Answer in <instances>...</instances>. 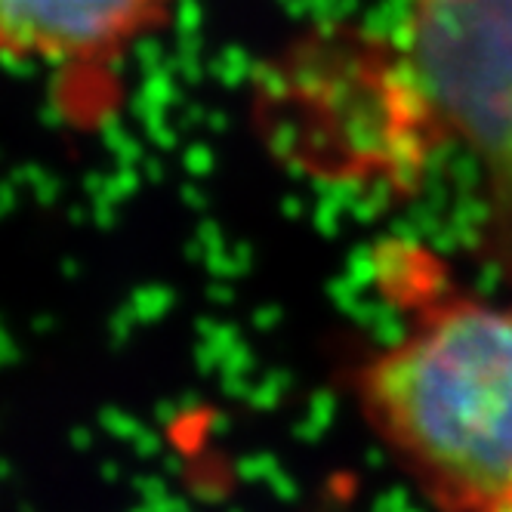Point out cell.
<instances>
[{
  "mask_svg": "<svg viewBox=\"0 0 512 512\" xmlns=\"http://www.w3.org/2000/svg\"><path fill=\"white\" fill-rule=\"evenodd\" d=\"M401 300L408 324L355 374L364 423L435 512H512V300Z\"/></svg>",
  "mask_w": 512,
  "mask_h": 512,
  "instance_id": "1",
  "label": "cell"
},
{
  "mask_svg": "<svg viewBox=\"0 0 512 512\" xmlns=\"http://www.w3.org/2000/svg\"><path fill=\"white\" fill-rule=\"evenodd\" d=\"M395 50L435 149L475 161L512 229V0H408Z\"/></svg>",
  "mask_w": 512,
  "mask_h": 512,
  "instance_id": "2",
  "label": "cell"
},
{
  "mask_svg": "<svg viewBox=\"0 0 512 512\" xmlns=\"http://www.w3.org/2000/svg\"><path fill=\"white\" fill-rule=\"evenodd\" d=\"M179 0H0V59L56 75L108 71L158 34Z\"/></svg>",
  "mask_w": 512,
  "mask_h": 512,
  "instance_id": "3",
  "label": "cell"
}]
</instances>
